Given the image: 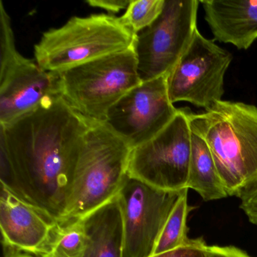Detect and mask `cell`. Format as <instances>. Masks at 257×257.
I'll use <instances>...</instances> for the list:
<instances>
[{"label": "cell", "instance_id": "22", "mask_svg": "<svg viewBox=\"0 0 257 257\" xmlns=\"http://www.w3.org/2000/svg\"><path fill=\"white\" fill-rule=\"evenodd\" d=\"M131 0H87L90 7L102 9L108 13H118L122 10H127Z\"/></svg>", "mask_w": 257, "mask_h": 257}, {"label": "cell", "instance_id": "3", "mask_svg": "<svg viewBox=\"0 0 257 257\" xmlns=\"http://www.w3.org/2000/svg\"><path fill=\"white\" fill-rule=\"evenodd\" d=\"M132 150L103 122L91 120L75 168L64 222L84 217L117 196Z\"/></svg>", "mask_w": 257, "mask_h": 257}, {"label": "cell", "instance_id": "12", "mask_svg": "<svg viewBox=\"0 0 257 257\" xmlns=\"http://www.w3.org/2000/svg\"><path fill=\"white\" fill-rule=\"evenodd\" d=\"M58 223L1 186L0 228L4 245L41 253Z\"/></svg>", "mask_w": 257, "mask_h": 257}, {"label": "cell", "instance_id": "2", "mask_svg": "<svg viewBox=\"0 0 257 257\" xmlns=\"http://www.w3.org/2000/svg\"><path fill=\"white\" fill-rule=\"evenodd\" d=\"M185 111L191 130L210 149L228 196L240 199L255 189L256 106L222 100L200 113Z\"/></svg>", "mask_w": 257, "mask_h": 257}, {"label": "cell", "instance_id": "1", "mask_svg": "<svg viewBox=\"0 0 257 257\" xmlns=\"http://www.w3.org/2000/svg\"><path fill=\"white\" fill-rule=\"evenodd\" d=\"M91 121L56 94L13 122L0 124L1 186L49 219L64 222Z\"/></svg>", "mask_w": 257, "mask_h": 257}, {"label": "cell", "instance_id": "18", "mask_svg": "<svg viewBox=\"0 0 257 257\" xmlns=\"http://www.w3.org/2000/svg\"><path fill=\"white\" fill-rule=\"evenodd\" d=\"M165 0H131L125 13L120 18L135 34L150 27L158 19Z\"/></svg>", "mask_w": 257, "mask_h": 257}, {"label": "cell", "instance_id": "11", "mask_svg": "<svg viewBox=\"0 0 257 257\" xmlns=\"http://www.w3.org/2000/svg\"><path fill=\"white\" fill-rule=\"evenodd\" d=\"M56 94H61L58 73L22 55L0 70V124L13 122Z\"/></svg>", "mask_w": 257, "mask_h": 257}, {"label": "cell", "instance_id": "8", "mask_svg": "<svg viewBox=\"0 0 257 257\" xmlns=\"http://www.w3.org/2000/svg\"><path fill=\"white\" fill-rule=\"evenodd\" d=\"M232 58L229 52L197 31L186 52L167 75L171 103L186 101L207 109L222 100L224 76Z\"/></svg>", "mask_w": 257, "mask_h": 257}, {"label": "cell", "instance_id": "20", "mask_svg": "<svg viewBox=\"0 0 257 257\" xmlns=\"http://www.w3.org/2000/svg\"><path fill=\"white\" fill-rule=\"evenodd\" d=\"M150 257H211L210 246L202 237L189 238L187 243L168 252Z\"/></svg>", "mask_w": 257, "mask_h": 257}, {"label": "cell", "instance_id": "16", "mask_svg": "<svg viewBox=\"0 0 257 257\" xmlns=\"http://www.w3.org/2000/svg\"><path fill=\"white\" fill-rule=\"evenodd\" d=\"M87 237L82 218L58 222L43 252V257H83Z\"/></svg>", "mask_w": 257, "mask_h": 257}, {"label": "cell", "instance_id": "14", "mask_svg": "<svg viewBox=\"0 0 257 257\" xmlns=\"http://www.w3.org/2000/svg\"><path fill=\"white\" fill-rule=\"evenodd\" d=\"M82 219L87 237L83 257H122L124 229L117 197Z\"/></svg>", "mask_w": 257, "mask_h": 257}, {"label": "cell", "instance_id": "19", "mask_svg": "<svg viewBox=\"0 0 257 257\" xmlns=\"http://www.w3.org/2000/svg\"><path fill=\"white\" fill-rule=\"evenodd\" d=\"M22 55L16 49L11 19L0 1V69L10 65Z\"/></svg>", "mask_w": 257, "mask_h": 257}, {"label": "cell", "instance_id": "13", "mask_svg": "<svg viewBox=\"0 0 257 257\" xmlns=\"http://www.w3.org/2000/svg\"><path fill=\"white\" fill-rule=\"evenodd\" d=\"M205 21L215 40L238 49L257 39V0H201Z\"/></svg>", "mask_w": 257, "mask_h": 257}, {"label": "cell", "instance_id": "24", "mask_svg": "<svg viewBox=\"0 0 257 257\" xmlns=\"http://www.w3.org/2000/svg\"><path fill=\"white\" fill-rule=\"evenodd\" d=\"M4 246L5 248L4 257H43L41 254L19 250L7 245L4 244Z\"/></svg>", "mask_w": 257, "mask_h": 257}, {"label": "cell", "instance_id": "15", "mask_svg": "<svg viewBox=\"0 0 257 257\" xmlns=\"http://www.w3.org/2000/svg\"><path fill=\"white\" fill-rule=\"evenodd\" d=\"M187 189L196 192L204 201L228 197L210 149L192 132Z\"/></svg>", "mask_w": 257, "mask_h": 257}, {"label": "cell", "instance_id": "23", "mask_svg": "<svg viewBox=\"0 0 257 257\" xmlns=\"http://www.w3.org/2000/svg\"><path fill=\"white\" fill-rule=\"evenodd\" d=\"M211 257H252L246 251L234 246H210Z\"/></svg>", "mask_w": 257, "mask_h": 257}, {"label": "cell", "instance_id": "10", "mask_svg": "<svg viewBox=\"0 0 257 257\" xmlns=\"http://www.w3.org/2000/svg\"><path fill=\"white\" fill-rule=\"evenodd\" d=\"M178 110L170 100L163 76L132 88L109 109L103 123L134 149L160 133Z\"/></svg>", "mask_w": 257, "mask_h": 257}, {"label": "cell", "instance_id": "7", "mask_svg": "<svg viewBox=\"0 0 257 257\" xmlns=\"http://www.w3.org/2000/svg\"><path fill=\"white\" fill-rule=\"evenodd\" d=\"M192 130L184 109L156 137L132 149L127 174L156 189H187Z\"/></svg>", "mask_w": 257, "mask_h": 257}, {"label": "cell", "instance_id": "6", "mask_svg": "<svg viewBox=\"0 0 257 257\" xmlns=\"http://www.w3.org/2000/svg\"><path fill=\"white\" fill-rule=\"evenodd\" d=\"M198 0H165L158 19L135 34L134 49L142 82L167 76L193 39Z\"/></svg>", "mask_w": 257, "mask_h": 257}, {"label": "cell", "instance_id": "9", "mask_svg": "<svg viewBox=\"0 0 257 257\" xmlns=\"http://www.w3.org/2000/svg\"><path fill=\"white\" fill-rule=\"evenodd\" d=\"M180 193L156 189L127 174L116 196L124 229L122 257L153 255Z\"/></svg>", "mask_w": 257, "mask_h": 257}, {"label": "cell", "instance_id": "21", "mask_svg": "<svg viewBox=\"0 0 257 257\" xmlns=\"http://www.w3.org/2000/svg\"><path fill=\"white\" fill-rule=\"evenodd\" d=\"M240 208L249 222L257 225V187L240 198Z\"/></svg>", "mask_w": 257, "mask_h": 257}, {"label": "cell", "instance_id": "5", "mask_svg": "<svg viewBox=\"0 0 257 257\" xmlns=\"http://www.w3.org/2000/svg\"><path fill=\"white\" fill-rule=\"evenodd\" d=\"M61 94L76 112L104 122L108 111L142 82L134 45L127 50L58 73Z\"/></svg>", "mask_w": 257, "mask_h": 257}, {"label": "cell", "instance_id": "17", "mask_svg": "<svg viewBox=\"0 0 257 257\" xmlns=\"http://www.w3.org/2000/svg\"><path fill=\"white\" fill-rule=\"evenodd\" d=\"M188 191H182L156 243L154 253H162L183 246L189 240L187 217L192 207L188 204Z\"/></svg>", "mask_w": 257, "mask_h": 257}, {"label": "cell", "instance_id": "4", "mask_svg": "<svg viewBox=\"0 0 257 257\" xmlns=\"http://www.w3.org/2000/svg\"><path fill=\"white\" fill-rule=\"evenodd\" d=\"M135 34L112 15L70 18L58 28L43 33L34 46L36 62L46 71L60 73L127 50Z\"/></svg>", "mask_w": 257, "mask_h": 257}]
</instances>
